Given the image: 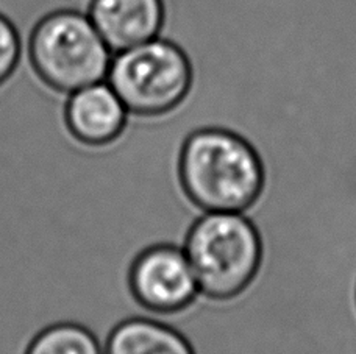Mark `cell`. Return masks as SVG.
I'll use <instances>...</instances> for the list:
<instances>
[{
	"instance_id": "cell-1",
	"label": "cell",
	"mask_w": 356,
	"mask_h": 354,
	"mask_svg": "<svg viewBox=\"0 0 356 354\" xmlns=\"http://www.w3.org/2000/svg\"><path fill=\"white\" fill-rule=\"evenodd\" d=\"M177 174L181 191L202 212H245L264 186L257 149L239 133L214 125L183 139Z\"/></svg>"
},
{
	"instance_id": "cell-2",
	"label": "cell",
	"mask_w": 356,
	"mask_h": 354,
	"mask_svg": "<svg viewBox=\"0 0 356 354\" xmlns=\"http://www.w3.org/2000/svg\"><path fill=\"white\" fill-rule=\"evenodd\" d=\"M200 294L227 300L249 286L261 265V236L245 212H202L183 240Z\"/></svg>"
},
{
	"instance_id": "cell-3",
	"label": "cell",
	"mask_w": 356,
	"mask_h": 354,
	"mask_svg": "<svg viewBox=\"0 0 356 354\" xmlns=\"http://www.w3.org/2000/svg\"><path fill=\"white\" fill-rule=\"evenodd\" d=\"M106 81L130 115L163 119L188 99L194 83V67L186 49L158 36L113 53Z\"/></svg>"
},
{
	"instance_id": "cell-4",
	"label": "cell",
	"mask_w": 356,
	"mask_h": 354,
	"mask_svg": "<svg viewBox=\"0 0 356 354\" xmlns=\"http://www.w3.org/2000/svg\"><path fill=\"white\" fill-rule=\"evenodd\" d=\"M29 58L44 85L69 96L105 81L113 52L88 15L56 10L41 17L31 30Z\"/></svg>"
},
{
	"instance_id": "cell-5",
	"label": "cell",
	"mask_w": 356,
	"mask_h": 354,
	"mask_svg": "<svg viewBox=\"0 0 356 354\" xmlns=\"http://www.w3.org/2000/svg\"><path fill=\"white\" fill-rule=\"evenodd\" d=\"M129 289L136 305L156 317L188 309L200 289L183 245L156 240L138 253L129 269Z\"/></svg>"
},
{
	"instance_id": "cell-6",
	"label": "cell",
	"mask_w": 356,
	"mask_h": 354,
	"mask_svg": "<svg viewBox=\"0 0 356 354\" xmlns=\"http://www.w3.org/2000/svg\"><path fill=\"white\" fill-rule=\"evenodd\" d=\"M130 112L108 81L69 94L65 124L75 141L86 147H106L125 131Z\"/></svg>"
},
{
	"instance_id": "cell-7",
	"label": "cell",
	"mask_w": 356,
	"mask_h": 354,
	"mask_svg": "<svg viewBox=\"0 0 356 354\" xmlns=\"http://www.w3.org/2000/svg\"><path fill=\"white\" fill-rule=\"evenodd\" d=\"M88 16L113 53L158 37L166 21L164 0H91Z\"/></svg>"
},
{
	"instance_id": "cell-8",
	"label": "cell",
	"mask_w": 356,
	"mask_h": 354,
	"mask_svg": "<svg viewBox=\"0 0 356 354\" xmlns=\"http://www.w3.org/2000/svg\"><path fill=\"white\" fill-rule=\"evenodd\" d=\"M105 354H195L184 334L156 315L119 321L108 334Z\"/></svg>"
},
{
	"instance_id": "cell-9",
	"label": "cell",
	"mask_w": 356,
	"mask_h": 354,
	"mask_svg": "<svg viewBox=\"0 0 356 354\" xmlns=\"http://www.w3.org/2000/svg\"><path fill=\"white\" fill-rule=\"evenodd\" d=\"M24 354H105L95 334L86 326L60 321L31 339Z\"/></svg>"
},
{
	"instance_id": "cell-10",
	"label": "cell",
	"mask_w": 356,
	"mask_h": 354,
	"mask_svg": "<svg viewBox=\"0 0 356 354\" xmlns=\"http://www.w3.org/2000/svg\"><path fill=\"white\" fill-rule=\"evenodd\" d=\"M22 44L19 31L8 17L0 15V86H3L21 61Z\"/></svg>"
}]
</instances>
